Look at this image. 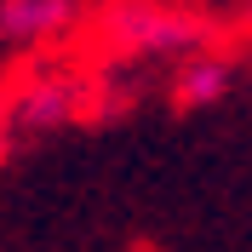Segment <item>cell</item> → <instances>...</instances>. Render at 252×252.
Returning a JSON list of instances; mask_svg holds the SVG:
<instances>
[{
	"label": "cell",
	"mask_w": 252,
	"mask_h": 252,
	"mask_svg": "<svg viewBox=\"0 0 252 252\" xmlns=\"http://www.w3.org/2000/svg\"><path fill=\"white\" fill-rule=\"evenodd\" d=\"M97 46L115 63H184L212 52V23L178 0H109L97 12Z\"/></svg>",
	"instance_id": "obj_1"
},
{
	"label": "cell",
	"mask_w": 252,
	"mask_h": 252,
	"mask_svg": "<svg viewBox=\"0 0 252 252\" xmlns=\"http://www.w3.org/2000/svg\"><path fill=\"white\" fill-rule=\"evenodd\" d=\"M6 109H12L17 138H46V132L75 126L92 109V80H80L75 69H29L12 80Z\"/></svg>",
	"instance_id": "obj_2"
},
{
	"label": "cell",
	"mask_w": 252,
	"mask_h": 252,
	"mask_svg": "<svg viewBox=\"0 0 252 252\" xmlns=\"http://www.w3.org/2000/svg\"><path fill=\"white\" fill-rule=\"evenodd\" d=\"M80 23V0H0V46H46Z\"/></svg>",
	"instance_id": "obj_3"
},
{
	"label": "cell",
	"mask_w": 252,
	"mask_h": 252,
	"mask_svg": "<svg viewBox=\"0 0 252 252\" xmlns=\"http://www.w3.org/2000/svg\"><path fill=\"white\" fill-rule=\"evenodd\" d=\"M235 58L229 52H195L172 69V103L178 109H212L235 92Z\"/></svg>",
	"instance_id": "obj_4"
},
{
	"label": "cell",
	"mask_w": 252,
	"mask_h": 252,
	"mask_svg": "<svg viewBox=\"0 0 252 252\" xmlns=\"http://www.w3.org/2000/svg\"><path fill=\"white\" fill-rule=\"evenodd\" d=\"M12 143H17V126H12V109H6V97H0V160L12 155Z\"/></svg>",
	"instance_id": "obj_5"
}]
</instances>
